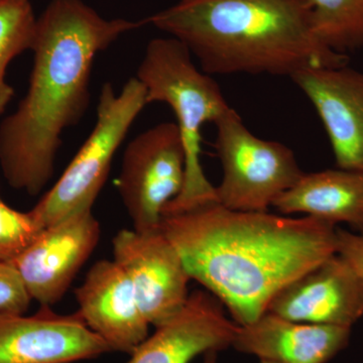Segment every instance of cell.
<instances>
[{
  "instance_id": "6da1fadb",
  "label": "cell",
  "mask_w": 363,
  "mask_h": 363,
  "mask_svg": "<svg viewBox=\"0 0 363 363\" xmlns=\"http://www.w3.org/2000/svg\"><path fill=\"white\" fill-rule=\"evenodd\" d=\"M160 228L189 276L243 326L267 312L277 294L337 253V228L306 216L227 209L209 203L162 217Z\"/></svg>"
},
{
  "instance_id": "7a4b0ae2",
  "label": "cell",
  "mask_w": 363,
  "mask_h": 363,
  "mask_svg": "<svg viewBox=\"0 0 363 363\" xmlns=\"http://www.w3.org/2000/svg\"><path fill=\"white\" fill-rule=\"evenodd\" d=\"M143 21L107 20L82 0H52L37 20L25 98L0 124V168L11 187L40 194L51 181L64 131L89 106L93 63Z\"/></svg>"
},
{
  "instance_id": "3957f363",
  "label": "cell",
  "mask_w": 363,
  "mask_h": 363,
  "mask_svg": "<svg viewBox=\"0 0 363 363\" xmlns=\"http://www.w3.org/2000/svg\"><path fill=\"white\" fill-rule=\"evenodd\" d=\"M143 23L180 40L209 75L288 76L347 65L313 28L308 0H187Z\"/></svg>"
},
{
  "instance_id": "277c9868",
  "label": "cell",
  "mask_w": 363,
  "mask_h": 363,
  "mask_svg": "<svg viewBox=\"0 0 363 363\" xmlns=\"http://www.w3.org/2000/svg\"><path fill=\"white\" fill-rule=\"evenodd\" d=\"M136 78L147 90L149 104L162 102L173 111L186 152L183 189L162 216L218 202L216 189L203 169L201 143L205 124L216 123L230 108L220 87L198 69L188 48L173 37L150 40Z\"/></svg>"
},
{
  "instance_id": "5b68a950",
  "label": "cell",
  "mask_w": 363,
  "mask_h": 363,
  "mask_svg": "<svg viewBox=\"0 0 363 363\" xmlns=\"http://www.w3.org/2000/svg\"><path fill=\"white\" fill-rule=\"evenodd\" d=\"M147 104V90L136 77L130 79L121 92L111 83L104 85L89 136L57 183L30 211L43 228L92 210L117 150Z\"/></svg>"
},
{
  "instance_id": "8992f818",
  "label": "cell",
  "mask_w": 363,
  "mask_h": 363,
  "mask_svg": "<svg viewBox=\"0 0 363 363\" xmlns=\"http://www.w3.org/2000/svg\"><path fill=\"white\" fill-rule=\"evenodd\" d=\"M214 124V147L223 169L215 189L217 201L227 209L267 212L304 174L292 150L253 135L231 107Z\"/></svg>"
},
{
  "instance_id": "52a82bcc",
  "label": "cell",
  "mask_w": 363,
  "mask_h": 363,
  "mask_svg": "<svg viewBox=\"0 0 363 363\" xmlns=\"http://www.w3.org/2000/svg\"><path fill=\"white\" fill-rule=\"evenodd\" d=\"M185 175L186 152L176 123L157 124L130 140L116 187L135 230L160 228L162 212L180 194Z\"/></svg>"
},
{
  "instance_id": "ba28073f",
  "label": "cell",
  "mask_w": 363,
  "mask_h": 363,
  "mask_svg": "<svg viewBox=\"0 0 363 363\" xmlns=\"http://www.w3.org/2000/svg\"><path fill=\"white\" fill-rule=\"evenodd\" d=\"M112 253L130 278L150 325L161 326L181 312L190 296L188 286L192 279L161 228L123 229L112 240Z\"/></svg>"
},
{
  "instance_id": "9c48e42d",
  "label": "cell",
  "mask_w": 363,
  "mask_h": 363,
  "mask_svg": "<svg viewBox=\"0 0 363 363\" xmlns=\"http://www.w3.org/2000/svg\"><path fill=\"white\" fill-rule=\"evenodd\" d=\"M100 224L90 211L48 227L32 245L9 262L20 274L30 298L40 306L65 296L100 240Z\"/></svg>"
},
{
  "instance_id": "30bf717a",
  "label": "cell",
  "mask_w": 363,
  "mask_h": 363,
  "mask_svg": "<svg viewBox=\"0 0 363 363\" xmlns=\"http://www.w3.org/2000/svg\"><path fill=\"white\" fill-rule=\"evenodd\" d=\"M111 351L78 311L40 306L32 316L0 312V363H74Z\"/></svg>"
},
{
  "instance_id": "8fae6325",
  "label": "cell",
  "mask_w": 363,
  "mask_h": 363,
  "mask_svg": "<svg viewBox=\"0 0 363 363\" xmlns=\"http://www.w3.org/2000/svg\"><path fill=\"white\" fill-rule=\"evenodd\" d=\"M267 312L351 328L363 316V274L335 253L277 294Z\"/></svg>"
},
{
  "instance_id": "7c38bea8",
  "label": "cell",
  "mask_w": 363,
  "mask_h": 363,
  "mask_svg": "<svg viewBox=\"0 0 363 363\" xmlns=\"http://www.w3.org/2000/svg\"><path fill=\"white\" fill-rule=\"evenodd\" d=\"M291 79L321 119L338 168L363 172V73L347 65L324 67Z\"/></svg>"
},
{
  "instance_id": "4fadbf2b",
  "label": "cell",
  "mask_w": 363,
  "mask_h": 363,
  "mask_svg": "<svg viewBox=\"0 0 363 363\" xmlns=\"http://www.w3.org/2000/svg\"><path fill=\"white\" fill-rule=\"evenodd\" d=\"M75 298L78 313L88 328L112 351L130 355L149 337L150 324L133 284L113 259L95 262L75 289Z\"/></svg>"
},
{
  "instance_id": "5bb4252c",
  "label": "cell",
  "mask_w": 363,
  "mask_h": 363,
  "mask_svg": "<svg viewBox=\"0 0 363 363\" xmlns=\"http://www.w3.org/2000/svg\"><path fill=\"white\" fill-rule=\"evenodd\" d=\"M238 327L226 317L218 298L198 290L190 294L181 312L156 327L126 363H189L208 351L233 345Z\"/></svg>"
},
{
  "instance_id": "9a60e30c",
  "label": "cell",
  "mask_w": 363,
  "mask_h": 363,
  "mask_svg": "<svg viewBox=\"0 0 363 363\" xmlns=\"http://www.w3.org/2000/svg\"><path fill=\"white\" fill-rule=\"evenodd\" d=\"M351 328L293 321L266 312L238 325L233 345L274 363H327L347 346Z\"/></svg>"
},
{
  "instance_id": "2e32d148",
  "label": "cell",
  "mask_w": 363,
  "mask_h": 363,
  "mask_svg": "<svg viewBox=\"0 0 363 363\" xmlns=\"http://www.w3.org/2000/svg\"><path fill=\"white\" fill-rule=\"evenodd\" d=\"M284 214L304 213L333 225L363 230V172L338 168L303 174L274 202Z\"/></svg>"
},
{
  "instance_id": "e0dca14e",
  "label": "cell",
  "mask_w": 363,
  "mask_h": 363,
  "mask_svg": "<svg viewBox=\"0 0 363 363\" xmlns=\"http://www.w3.org/2000/svg\"><path fill=\"white\" fill-rule=\"evenodd\" d=\"M315 35L331 51L363 47V0H308Z\"/></svg>"
},
{
  "instance_id": "ac0fdd59",
  "label": "cell",
  "mask_w": 363,
  "mask_h": 363,
  "mask_svg": "<svg viewBox=\"0 0 363 363\" xmlns=\"http://www.w3.org/2000/svg\"><path fill=\"white\" fill-rule=\"evenodd\" d=\"M37 20L30 0H0V116L14 95L6 81L7 67L21 52L32 50Z\"/></svg>"
},
{
  "instance_id": "d6986e66",
  "label": "cell",
  "mask_w": 363,
  "mask_h": 363,
  "mask_svg": "<svg viewBox=\"0 0 363 363\" xmlns=\"http://www.w3.org/2000/svg\"><path fill=\"white\" fill-rule=\"evenodd\" d=\"M44 229L30 211L13 209L0 196V262H9L18 257Z\"/></svg>"
},
{
  "instance_id": "ffe728a7",
  "label": "cell",
  "mask_w": 363,
  "mask_h": 363,
  "mask_svg": "<svg viewBox=\"0 0 363 363\" xmlns=\"http://www.w3.org/2000/svg\"><path fill=\"white\" fill-rule=\"evenodd\" d=\"M30 301L18 272L9 262H0V312L25 314Z\"/></svg>"
},
{
  "instance_id": "44dd1931",
  "label": "cell",
  "mask_w": 363,
  "mask_h": 363,
  "mask_svg": "<svg viewBox=\"0 0 363 363\" xmlns=\"http://www.w3.org/2000/svg\"><path fill=\"white\" fill-rule=\"evenodd\" d=\"M337 253L363 274V233L337 228Z\"/></svg>"
},
{
  "instance_id": "7402d4cb",
  "label": "cell",
  "mask_w": 363,
  "mask_h": 363,
  "mask_svg": "<svg viewBox=\"0 0 363 363\" xmlns=\"http://www.w3.org/2000/svg\"><path fill=\"white\" fill-rule=\"evenodd\" d=\"M217 351H208L204 354L203 363H217Z\"/></svg>"
},
{
  "instance_id": "603a6c76",
  "label": "cell",
  "mask_w": 363,
  "mask_h": 363,
  "mask_svg": "<svg viewBox=\"0 0 363 363\" xmlns=\"http://www.w3.org/2000/svg\"><path fill=\"white\" fill-rule=\"evenodd\" d=\"M260 363H274V362H266V360H260Z\"/></svg>"
},
{
  "instance_id": "cb8c5ba5",
  "label": "cell",
  "mask_w": 363,
  "mask_h": 363,
  "mask_svg": "<svg viewBox=\"0 0 363 363\" xmlns=\"http://www.w3.org/2000/svg\"><path fill=\"white\" fill-rule=\"evenodd\" d=\"M180 1H187V0H180Z\"/></svg>"
},
{
  "instance_id": "d4e9b609",
  "label": "cell",
  "mask_w": 363,
  "mask_h": 363,
  "mask_svg": "<svg viewBox=\"0 0 363 363\" xmlns=\"http://www.w3.org/2000/svg\"><path fill=\"white\" fill-rule=\"evenodd\" d=\"M360 233H363V230H362V231H360Z\"/></svg>"
}]
</instances>
